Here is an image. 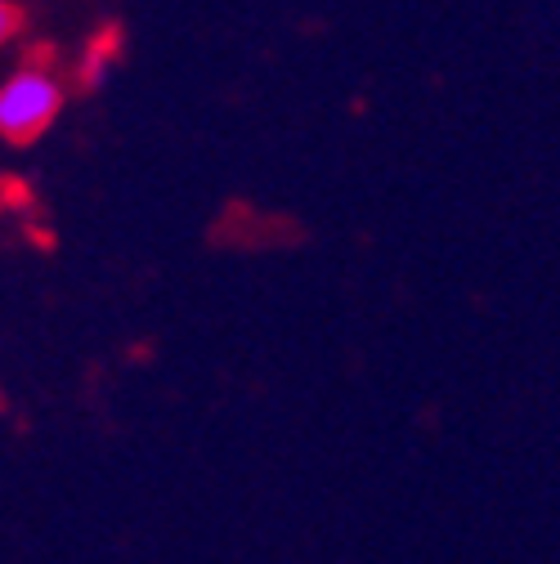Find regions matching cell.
<instances>
[{"label":"cell","instance_id":"6da1fadb","mask_svg":"<svg viewBox=\"0 0 560 564\" xmlns=\"http://www.w3.org/2000/svg\"><path fill=\"white\" fill-rule=\"evenodd\" d=\"M63 82L45 67H14L0 82V139L10 144H32L41 130L54 126L63 112Z\"/></svg>","mask_w":560,"mask_h":564},{"label":"cell","instance_id":"7a4b0ae2","mask_svg":"<svg viewBox=\"0 0 560 564\" xmlns=\"http://www.w3.org/2000/svg\"><path fill=\"white\" fill-rule=\"evenodd\" d=\"M14 32H19V10L10 6V0H0V50L14 41Z\"/></svg>","mask_w":560,"mask_h":564}]
</instances>
